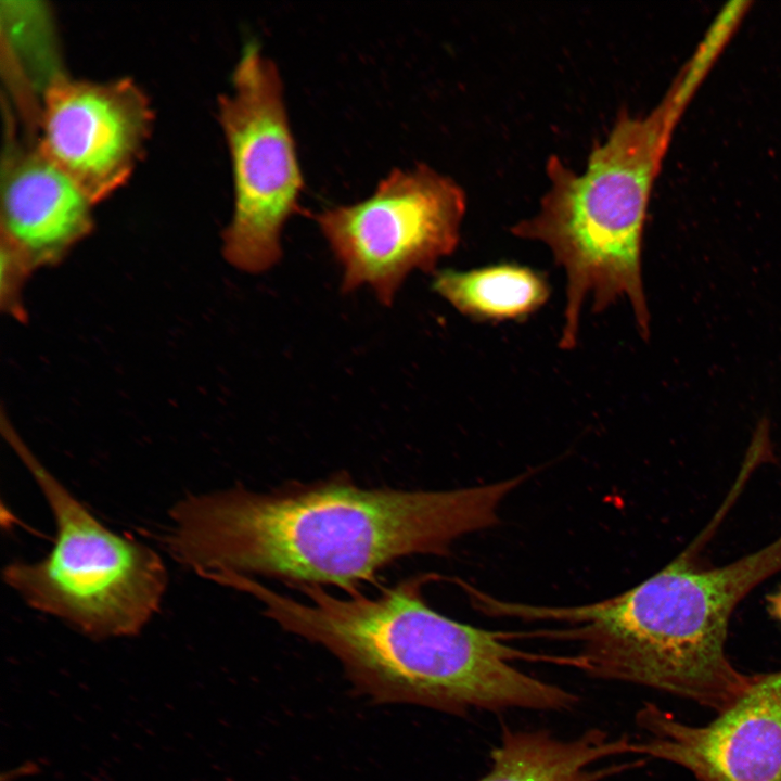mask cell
Returning a JSON list of instances; mask_svg holds the SVG:
<instances>
[{"mask_svg":"<svg viewBox=\"0 0 781 781\" xmlns=\"http://www.w3.org/2000/svg\"><path fill=\"white\" fill-rule=\"evenodd\" d=\"M152 123L149 98L132 79L63 74L41 95L36 141L95 205L129 179Z\"/></svg>","mask_w":781,"mask_h":781,"instance_id":"obj_8","label":"cell"},{"mask_svg":"<svg viewBox=\"0 0 781 781\" xmlns=\"http://www.w3.org/2000/svg\"><path fill=\"white\" fill-rule=\"evenodd\" d=\"M433 289L460 313L485 322L524 319L550 296L545 276L516 264L441 270L435 273Z\"/></svg>","mask_w":781,"mask_h":781,"instance_id":"obj_12","label":"cell"},{"mask_svg":"<svg viewBox=\"0 0 781 781\" xmlns=\"http://www.w3.org/2000/svg\"><path fill=\"white\" fill-rule=\"evenodd\" d=\"M1 240L35 270L59 263L93 225L94 206L39 149L9 133L1 170Z\"/></svg>","mask_w":781,"mask_h":781,"instance_id":"obj_10","label":"cell"},{"mask_svg":"<svg viewBox=\"0 0 781 781\" xmlns=\"http://www.w3.org/2000/svg\"><path fill=\"white\" fill-rule=\"evenodd\" d=\"M636 719L645 735L633 754L679 765L699 781H781V670L754 675L707 725L681 722L654 704Z\"/></svg>","mask_w":781,"mask_h":781,"instance_id":"obj_9","label":"cell"},{"mask_svg":"<svg viewBox=\"0 0 781 781\" xmlns=\"http://www.w3.org/2000/svg\"><path fill=\"white\" fill-rule=\"evenodd\" d=\"M465 208L452 178L417 164L394 168L366 199L312 217L342 267V292L368 286L389 306L412 271H434L456 249Z\"/></svg>","mask_w":781,"mask_h":781,"instance_id":"obj_7","label":"cell"},{"mask_svg":"<svg viewBox=\"0 0 781 781\" xmlns=\"http://www.w3.org/2000/svg\"><path fill=\"white\" fill-rule=\"evenodd\" d=\"M678 115L667 98L651 113L618 114L607 137L576 172L558 156L547 162L550 181L538 212L511 232L547 245L566 276L559 346L573 349L581 310L594 312L627 299L642 338L650 311L642 279V243L652 184Z\"/></svg>","mask_w":781,"mask_h":781,"instance_id":"obj_4","label":"cell"},{"mask_svg":"<svg viewBox=\"0 0 781 781\" xmlns=\"http://www.w3.org/2000/svg\"><path fill=\"white\" fill-rule=\"evenodd\" d=\"M524 481L404 490L337 475L270 491L236 486L175 503L165 541L179 564L205 578L260 575L353 593L401 558L444 555L461 537L494 526Z\"/></svg>","mask_w":781,"mask_h":781,"instance_id":"obj_1","label":"cell"},{"mask_svg":"<svg viewBox=\"0 0 781 781\" xmlns=\"http://www.w3.org/2000/svg\"><path fill=\"white\" fill-rule=\"evenodd\" d=\"M769 615L781 623V587L766 597Z\"/></svg>","mask_w":781,"mask_h":781,"instance_id":"obj_15","label":"cell"},{"mask_svg":"<svg viewBox=\"0 0 781 781\" xmlns=\"http://www.w3.org/2000/svg\"><path fill=\"white\" fill-rule=\"evenodd\" d=\"M721 515L666 566L619 594L573 606L515 602L511 614L565 625L536 633L578 643L576 667L591 676L650 687L719 713L754 678L727 656L732 613L781 572V535L731 563H706L700 551Z\"/></svg>","mask_w":781,"mask_h":781,"instance_id":"obj_3","label":"cell"},{"mask_svg":"<svg viewBox=\"0 0 781 781\" xmlns=\"http://www.w3.org/2000/svg\"><path fill=\"white\" fill-rule=\"evenodd\" d=\"M2 37L9 51V74L16 93L37 97L61 71L51 11L41 2L2 3Z\"/></svg>","mask_w":781,"mask_h":781,"instance_id":"obj_13","label":"cell"},{"mask_svg":"<svg viewBox=\"0 0 781 781\" xmlns=\"http://www.w3.org/2000/svg\"><path fill=\"white\" fill-rule=\"evenodd\" d=\"M628 753H633L632 740L599 729L571 740L546 730L504 729L490 753L491 767L479 781H600L636 763L597 764Z\"/></svg>","mask_w":781,"mask_h":781,"instance_id":"obj_11","label":"cell"},{"mask_svg":"<svg viewBox=\"0 0 781 781\" xmlns=\"http://www.w3.org/2000/svg\"><path fill=\"white\" fill-rule=\"evenodd\" d=\"M34 269L28 261L11 245L1 241V304L2 308L20 317L21 310V289L26 277Z\"/></svg>","mask_w":781,"mask_h":781,"instance_id":"obj_14","label":"cell"},{"mask_svg":"<svg viewBox=\"0 0 781 781\" xmlns=\"http://www.w3.org/2000/svg\"><path fill=\"white\" fill-rule=\"evenodd\" d=\"M218 118L233 178L222 253L236 269L261 273L281 258L282 229L300 209L304 178L280 72L258 43L243 48L231 88L219 97Z\"/></svg>","mask_w":781,"mask_h":781,"instance_id":"obj_6","label":"cell"},{"mask_svg":"<svg viewBox=\"0 0 781 781\" xmlns=\"http://www.w3.org/2000/svg\"><path fill=\"white\" fill-rule=\"evenodd\" d=\"M427 576L372 597H336L321 586H294L306 601L251 576L228 586L256 598L285 631L319 644L342 664L358 693L374 703L413 704L463 716L474 709L565 710L577 696L521 670L518 660H546L504 642L505 635L457 622L430 606Z\"/></svg>","mask_w":781,"mask_h":781,"instance_id":"obj_2","label":"cell"},{"mask_svg":"<svg viewBox=\"0 0 781 781\" xmlns=\"http://www.w3.org/2000/svg\"><path fill=\"white\" fill-rule=\"evenodd\" d=\"M4 438L41 490L55 522L50 552L15 561L4 582L34 610L102 640L138 635L156 615L168 586L162 558L103 525L31 452L4 417Z\"/></svg>","mask_w":781,"mask_h":781,"instance_id":"obj_5","label":"cell"}]
</instances>
